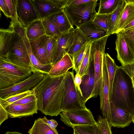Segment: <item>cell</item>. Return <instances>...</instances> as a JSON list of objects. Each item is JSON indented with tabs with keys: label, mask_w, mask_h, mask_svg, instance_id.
I'll list each match as a JSON object with an SVG mask.
<instances>
[{
	"label": "cell",
	"mask_w": 134,
	"mask_h": 134,
	"mask_svg": "<svg viewBox=\"0 0 134 134\" xmlns=\"http://www.w3.org/2000/svg\"><path fill=\"white\" fill-rule=\"evenodd\" d=\"M26 36L31 41L45 35L46 33L41 19L33 22L25 28Z\"/></svg>",
	"instance_id": "obj_23"
},
{
	"label": "cell",
	"mask_w": 134,
	"mask_h": 134,
	"mask_svg": "<svg viewBox=\"0 0 134 134\" xmlns=\"http://www.w3.org/2000/svg\"><path fill=\"white\" fill-rule=\"evenodd\" d=\"M37 100L35 93L31 94L25 97L14 102L17 104H24L30 103Z\"/></svg>",
	"instance_id": "obj_39"
},
{
	"label": "cell",
	"mask_w": 134,
	"mask_h": 134,
	"mask_svg": "<svg viewBox=\"0 0 134 134\" xmlns=\"http://www.w3.org/2000/svg\"><path fill=\"white\" fill-rule=\"evenodd\" d=\"M121 0H100L97 14H110L117 8Z\"/></svg>",
	"instance_id": "obj_27"
},
{
	"label": "cell",
	"mask_w": 134,
	"mask_h": 134,
	"mask_svg": "<svg viewBox=\"0 0 134 134\" xmlns=\"http://www.w3.org/2000/svg\"><path fill=\"white\" fill-rule=\"evenodd\" d=\"M77 27L91 42L107 35V31L93 21L86 22Z\"/></svg>",
	"instance_id": "obj_19"
},
{
	"label": "cell",
	"mask_w": 134,
	"mask_h": 134,
	"mask_svg": "<svg viewBox=\"0 0 134 134\" xmlns=\"http://www.w3.org/2000/svg\"><path fill=\"white\" fill-rule=\"evenodd\" d=\"M28 133L29 134H59L56 129L52 128L40 118L35 120Z\"/></svg>",
	"instance_id": "obj_25"
},
{
	"label": "cell",
	"mask_w": 134,
	"mask_h": 134,
	"mask_svg": "<svg viewBox=\"0 0 134 134\" xmlns=\"http://www.w3.org/2000/svg\"><path fill=\"white\" fill-rule=\"evenodd\" d=\"M98 0H92L80 5L67 6L63 10L72 25L78 27L90 21H93L97 14L96 8Z\"/></svg>",
	"instance_id": "obj_7"
},
{
	"label": "cell",
	"mask_w": 134,
	"mask_h": 134,
	"mask_svg": "<svg viewBox=\"0 0 134 134\" xmlns=\"http://www.w3.org/2000/svg\"><path fill=\"white\" fill-rule=\"evenodd\" d=\"M60 120L67 126L91 125L97 122L89 109L84 108L63 111L59 114Z\"/></svg>",
	"instance_id": "obj_8"
},
{
	"label": "cell",
	"mask_w": 134,
	"mask_h": 134,
	"mask_svg": "<svg viewBox=\"0 0 134 134\" xmlns=\"http://www.w3.org/2000/svg\"><path fill=\"white\" fill-rule=\"evenodd\" d=\"M65 74L52 76L46 74L34 88L37 108L46 115L57 116L63 111L62 103Z\"/></svg>",
	"instance_id": "obj_1"
},
{
	"label": "cell",
	"mask_w": 134,
	"mask_h": 134,
	"mask_svg": "<svg viewBox=\"0 0 134 134\" xmlns=\"http://www.w3.org/2000/svg\"><path fill=\"white\" fill-rule=\"evenodd\" d=\"M110 102L126 111L134 113V88L132 78L121 66L116 70Z\"/></svg>",
	"instance_id": "obj_3"
},
{
	"label": "cell",
	"mask_w": 134,
	"mask_h": 134,
	"mask_svg": "<svg viewBox=\"0 0 134 134\" xmlns=\"http://www.w3.org/2000/svg\"><path fill=\"white\" fill-rule=\"evenodd\" d=\"M133 87L134 88V76L132 78Z\"/></svg>",
	"instance_id": "obj_49"
},
{
	"label": "cell",
	"mask_w": 134,
	"mask_h": 134,
	"mask_svg": "<svg viewBox=\"0 0 134 134\" xmlns=\"http://www.w3.org/2000/svg\"><path fill=\"white\" fill-rule=\"evenodd\" d=\"M90 42L85 43L72 58L74 64L73 70H74L76 74H78L79 69L85 55Z\"/></svg>",
	"instance_id": "obj_31"
},
{
	"label": "cell",
	"mask_w": 134,
	"mask_h": 134,
	"mask_svg": "<svg viewBox=\"0 0 134 134\" xmlns=\"http://www.w3.org/2000/svg\"><path fill=\"white\" fill-rule=\"evenodd\" d=\"M134 28V16L123 27L120 31H125Z\"/></svg>",
	"instance_id": "obj_44"
},
{
	"label": "cell",
	"mask_w": 134,
	"mask_h": 134,
	"mask_svg": "<svg viewBox=\"0 0 134 134\" xmlns=\"http://www.w3.org/2000/svg\"><path fill=\"white\" fill-rule=\"evenodd\" d=\"M92 1V0H68L65 7L79 5Z\"/></svg>",
	"instance_id": "obj_43"
},
{
	"label": "cell",
	"mask_w": 134,
	"mask_h": 134,
	"mask_svg": "<svg viewBox=\"0 0 134 134\" xmlns=\"http://www.w3.org/2000/svg\"><path fill=\"white\" fill-rule=\"evenodd\" d=\"M48 40V36L45 34L30 41L31 49L34 55L40 62L45 65L52 64L49 60L47 56V47Z\"/></svg>",
	"instance_id": "obj_16"
},
{
	"label": "cell",
	"mask_w": 134,
	"mask_h": 134,
	"mask_svg": "<svg viewBox=\"0 0 134 134\" xmlns=\"http://www.w3.org/2000/svg\"><path fill=\"white\" fill-rule=\"evenodd\" d=\"M103 104L102 106L100 108L104 118L109 122L110 116V102L109 99V84L104 54L103 60Z\"/></svg>",
	"instance_id": "obj_18"
},
{
	"label": "cell",
	"mask_w": 134,
	"mask_h": 134,
	"mask_svg": "<svg viewBox=\"0 0 134 134\" xmlns=\"http://www.w3.org/2000/svg\"><path fill=\"white\" fill-rule=\"evenodd\" d=\"M125 4V0L121 1L116 9L110 14V24L107 35L113 34Z\"/></svg>",
	"instance_id": "obj_28"
},
{
	"label": "cell",
	"mask_w": 134,
	"mask_h": 134,
	"mask_svg": "<svg viewBox=\"0 0 134 134\" xmlns=\"http://www.w3.org/2000/svg\"><path fill=\"white\" fill-rule=\"evenodd\" d=\"M132 29V30H133L134 31V29Z\"/></svg>",
	"instance_id": "obj_51"
},
{
	"label": "cell",
	"mask_w": 134,
	"mask_h": 134,
	"mask_svg": "<svg viewBox=\"0 0 134 134\" xmlns=\"http://www.w3.org/2000/svg\"><path fill=\"white\" fill-rule=\"evenodd\" d=\"M16 12L19 21L25 28L40 19L31 0H17Z\"/></svg>",
	"instance_id": "obj_10"
},
{
	"label": "cell",
	"mask_w": 134,
	"mask_h": 134,
	"mask_svg": "<svg viewBox=\"0 0 134 134\" xmlns=\"http://www.w3.org/2000/svg\"><path fill=\"white\" fill-rule=\"evenodd\" d=\"M9 9L11 22H17L19 21L16 12L17 0H4Z\"/></svg>",
	"instance_id": "obj_36"
},
{
	"label": "cell",
	"mask_w": 134,
	"mask_h": 134,
	"mask_svg": "<svg viewBox=\"0 0 134 134\" xmlns=\"http://www.w3.org/2000/svg\"><path fill=\"white\" fill-rule=\"evenodd\" d=\"M110 17V14H97L93 21L107 32L109 27Z\"/></svg>",
	"instance_id": "obj_33"
},
{
	"label": "cell",
	"mask_w": 134,
	"mask_h": 134,
	"mask_svg": "<svg viewBox=\"0 0 134 134\" xmlns=\"http://www.w3.org/2000/svg\"><path fill=\"white\" fill-rule=\"evenodd\" d=\"M110 116L109 123L111 126L124 128L132 122V117L125 110L110 102Z\"/></svg>",
	"instance_id": "obj_14"
},
{
	"label": "cell",
	"mask_w": 134,
	"mask_h": 134,
	"mask_svg": "<svg viewBox=\"0 0 134 134\" xmlns=\"http://www.w3.org/2000/svg\"><path fill=\"white\" fill-rule=\"evenodd\" d=\"M32 1L41 19L47 18L63 10L53 0H32Z\"/></svg>",
	"instance_id": "obj_17"
},
{
	"label": "cell",
	"mask_w": 134,
	"mask_h": 134,
	"mask_svg": "<svg viewBox=\"0 0 134 134\" xmlns=\"http://www.w3.org/2000/svg\"><path fill=\"white\" fill-rule=\"evenodd\" d=\"M121 67L131 78L134 76V62Z\"/></svg>",
	"instance_id": "obj_40"
},
{
	"label": "cell",
	"mask_w": 134,
	"mask_h": 134,
	"mask_svg": "<svg viewBox=\"0 0 134 134\" xmlns=\"http://www.w3.org/2000/svg\"><path fill=\"white\" fill-rule=\"evenodd\" d=\"M74 41L67 53L72 58L85 43L90 42L78 27L74 29Z\"/></svg>",
	"instance_id": "obj_24"
},
{
	"label": "cell",
	"mask_w": 134,
	"mask_h": 134,
	"mask_svg": "<svg viewBox=\"0 0 134 134\" xmlns=\"http://www.w3.org/2000/svg\"><path fill=\"white\" fill-rule=\"evenodd\" d=\"M132 122L134 124V113L132 117Z\"/></svg>",
	"instance_id": "obj_50"
},
{
	"label": "cell",
	"mask_w": 134,
	"mask_h": 134,
	"mask_svg": "<svg viewBox=\"0 0 134 134\" xmlns=\"http://www.w3.org/2000/svg\"><path fill=\"white\" fill-rule=\"evenodd\" d=\"M73 129L74 130L73 134H79L75 129Z\"/></svg>",
	"instance_id": "obj_48"
},
{
	"label": "cell",
	"mask_w": 134,
	"mask_h": 134,
	"mask_svg": "<svg viewBox=\"0 0 134 134\" xmlns=\"http://www.w3.org/2000/svg\"><path fill=\"white\" fill-rule=\"evenodd\" d=\"M0 9L4 14L8 18H11L8 8L4 0H0Z\"/></svg>",
	"instance_id": "obj_41"
},
{
	"label": "cell",
	"mask_w": 134,
	"mask_h": 134,
	"mask_svg": "<svg viewBox=\"0 0 134 134\" xmlns=\"http://www.w3.org/2000/svg\"><path fill=\"white\" fill-rule=\"evenodd\" d=\"M35 93L33 89L17 94L13 95L7 98H0V104L4 108L15 102L28 96L32 94Z\"/></svg>",
	"instance_id": "obj_30"
},
{
	"label": "cell",
	"mask_w": 134,
	"mask_h": 134,
	"mask_svg": "<svg viewBox=\"0 0 134 134\" xmlns=\"http://www.w3.org/2000/svg\"><path fill=\"white\" fill-rule=\"evenodd\" d=\"M73 66L72 59L67 53L61 59L52 66L48 74L54 76L65 75Z\"/></svg>",
	"instance_id": "obj_21"
},
{
	"label": "cell",
	"mask_w": 134,
	"mask_h": 134,
	"mask_svg": "<svg viewBox=\"0 0 134 134\" xmlns=\"http://www.w3.org/2000/svg\"><path fill=\"white\" fill-rule=\"evenodd\" d=\"M74 82L78 90L82 95L80 88V86L82 82V77L79 74H76L75 76Z\"/></svg>",
	"instance_id": "obj_46"
},
{
	"label": "cell",
	"mask_w": 134,
	"mask_h": 134,
	"mask_svg": "<svg viewBox=\"0 0 134 134\" xmlns=\"http://www.w3.org/2000/svg\"><path fill=\"white\" fill-rule=\"evenodd\" d=\"M91 43V42H90L79 69L78 74L81 76L86 73L88 68Z\"/></svg>",
	"instance_id": "obj_35"
},
{
	"label": "cell",
	"mask_w": 134,
	"mask_h": 134,
	"mask_svg": "<svg viewBox=\"0 0 134 134\" xmlns=\"http://www.w3.org/2000/svg\"><path fill=\"white\" fill-rule=\"evenodd\" d=\"M127 44L134 53V31L130 29L120 31Z\"/></svg>",
	"instance_id": "obj_37"
},
{
	"label": "cell",
	"mask_w": 134,
	"mask_h": 134,
	"mask_svg": "<svg viewBox=\"0 0 134 134\" xmlns=\"http://www.w3.org/2000/svg\"><path fill=\"white\" fill-rule=\"evenodd\" d=\"M41 20L47 35L50 37H59L60 36L61 33L53 23L47 18Z\"/></svg>",
	"instance_id": "obj_32"
},
{
	"label": "cell",
	"mask_w": 134,
	"mask_h": 134,
	"mask_svg": "<svg viewBox=\"0 0 134 134\" xmlns=\"http://www.w3.org/2000/svg\"><path fill=\"white\" fill-rule=\"evenodd\" d=\"M46 18L53 23L61 34L67 33L74 28L63 10Z\"/></svg>",
	"instance_id": "obj_20"
},
{
	"label": "cell",
	"mask_w": 134,
	"mask_h": 134,
	"mask_svg": "<svg viewBox=\"0 0 134 134\" xmlns=\"http://www.w3.org/2000/svg\"><path fill=\"white\" fill-rule=\"evenodd\" d=\"M88 69L82 77V82L80 86L83 99L86 103L90 98L94 85V61L90 56Z\"/></svg>",
	"instance_id": "obj_12"
},
{
	"label": "cell",
	"mask_w": 134,
	"mask_h": 134,
	"mask_svg": "<svg viewBox=\"0 0 134 134\" xmlns=\"http://www.w3.org/2000/svg\"><path fill=\"white\" fill-rule=\"evenodd\" d=\"M97 122L101 129L103 134H112L111 126L107 120L99 116Z\"/></svg>",
	"instance_id": "obj_38"
},
{
	"label": "cell",
	"mask_w": 134,
	"mask_h": 134,
	"mask_svg": "<svg viewBox=\"0 0 134 134\" xmlns=\"http://www.w3.org/2000/svg\"><path fill=\"white\" fill-rule=\"evenodd\" d=\"M10 118H21L33 115L37 113V100L24 104L12 103L4 108Z\"/></svg>",
	"instance_id": "obj_15"
},
{
	"label": "cell",
	"mask_w": 134,
	"mask_h": 134,
	"mask_svg": "<svg viewBox=\"0 0 134 134\" xmlns=\"http://www.w3.org/2000/svg\"><path fill=\"white\" fill-rule=\"evenodd\" d=\"M106 66L108 73L109 84V99L112 93L113 84L117 69L118 66L113 59L108 53H105Z\"/></svg>",
	"instance_id": "obj_26"
},
{
	"label": "cell",
	"mask_w": 134,
	"mask_h": 134,
	"mask_svg": "<svg viewBox=\"0 0 134 134\" xmlns=\"http://www.w3.org/2000/svg\"><path fill=\"white\" fill-rule=\"evenodd\" d=\"M110 35H107L91 42L90 56L94 63V85L90 98L100 96V107L103 104V63L106 44Z\"/></svg>",
	"instance_id": "obj_4"
},
{
	"label": "cell",
	"mask_w": 134,
	"mask_h": 134,
	"mask_svg": "<svg viewBox=\"0 0 134 134\" xmlns=\"http://www.w3.org/2000/svg\"><path fill=\"white\" fill-rule=\"evenodd\" d=\"M42 119L43 121L51 127L53 129H56L58 124L56 120L53 119L49 120H48L45 116H44Z\"/></svg>",
	"instance_id": "obj_45"
},
{
	"label": "cell",
	"mask_w": 134,
	"mask_h": 134,
	"mask_svg": "<svg viewBox=\"0 0 134 134\" xmlns=\"http://www.w3.org/2000/svg\"><path fill=\"white\" fill-rule=\"evenodd\" d=\"M59 37L57 36H48V40L47 47V56L51 64L52 58Z\"/></svg>",
	"instance_id": "obj_34"
},
{
	"label": "cell",
	"mask_w": 134,
	"mask_h": 134,
	"mask_svg": "<svg viewBox=\"0 0 134 134\" xmlns=\"http://www.w3.org/2000/svg\"><path fill=\"white\" fill-rule=\"evenodd\" d=\"M125 4L114 34L119 32L125 24L134 16V0H125Z\"/></svg>",
	"instance_id": "obj_22"
},
{
	"label": "cell",
	"mask_w": 134,
	"mask_h": 134,
	"mask_svg": "<svg viewBox=\"0 0 134 134\" xmlns=\"http://www.w3.org/2000/svg\"><path fill=\"white\" fill-rule=\"evenodd\" d=\"M115 45L117 58L122 65L130 64L134 62V53L120 32L116 34Z\"/></svg>",
	"instance_id": "obj_13"
},
{
	"label": "cell",
	"mask_w": 134,
	"mask_h": 134,
	"mask_svg": "<svg viewBox=\"0 0 134 134\" xmlns=\"http://www.w3.org/2000/svg\"><path fill=\"white\" fill-rule=\"evenodd\" d=\"M0 58L15 65L30 68V61L24 40L10 28L0 30Z\"/></svg>",
	"instance_id": "obj_2"
},
{
	"label": "cell",
	"mask_w": 134,
	"mask_h": 134,
	"mask_svg": "<svg viewBox=\"0 0 134 134\" xmlns=\"http://www.w3.org/2000/svg\"><path fill=\"white\" fill-rule=\"evenodd\" d=\"M32 72L30 68L16 65L0 58V89L7 88L23 81Z\"/></svg>",
	"instance_id": "obj_5"
},
{
	"label": "cell",
	"mask_w": 134,
	"mask_h": 134,
	"mask_svg": "<svg viewBox=\"0 0 134 134\" xmlns=\"http://www.w3.org/2000/svg\"><path fill=\"white\" fill-rule=\"evenodd\" d=\"M74 78L73 71H68L65 74L62 103L63 111L86 108L82 95L75 84Z\"/></svg>",
	"instance_id": "obj_6"
},
{
	"label": "cell",
	"mask_w": 134,
	"mask_h": 134,
	"mask_svg": "<svg viewBox=\"0 0 134 134\" xmlns=\"http://www.w3.org/2000/svg\"><path fill=\"white\" fill-rule=\"evenodd\" d=\"M8 113L5 109L0 104V125L8 118Z\"/></svg>",
	"instance_id": "obj_42"
},
{
	"label": "cell",
	"mask_w": 134,
	"mask_h": 134,
	"mask_svg": "<svg viewBox=\"0 0 134 134\" xmlns=\"http://www.w3.org/2000/svg\"><path fill=\"white\" fill-rule=\"evenodd\" d=\"M44 76L41 73H33L23 81L7 88L0 89V98H7L33 89L41 81Z\"/></svg>",
	"instance_id": "obj_9"
},
{
	"label": "cell",
	"mask_w": 134,
	"mask_h": 134,
	"mask_svg": "<svg viewBox=\"0 0 134 134\" xmlns=\"http://www.w3.org/2000/svg\"><path fill=\"white\" fill-rule=\"evenodd\" d=\"M79 134H103L97 122L91 125H77L73 127Z\"/></svg>",
	"instance_id": "obj_29"
},
{
	"label": "cell",
	"mask_w": 134,
	"mask_h": 134,
	"mask_svg": "<svg viewBox=\"0 0 134 134\" xmlns=\"http://www.w3.org/2000/svg\"><path fill=\"white\" fill-rule=\"evenodd\" d=\"M5 134H23L18 132H7Z\"/></svg>",
	"instance_id": "obj_47"
},
{
	"label": "cell",
	"mask_w": 134,
	"mask_h": 134,
	"mask_svg": "<svg viewBox=\"0 0 134 134\" xmlns=\"http://www.w3.org/2000/svg\"><path fill=\"white\" fill-rule=\"evenodd\" d=\"M74 28L71 29L67 33L61 34L58 38L51 62L52 65L60 60L68 53L74 41Z\"/></svg>",
	"instance_id": "obj_11"
}]
</instances>
